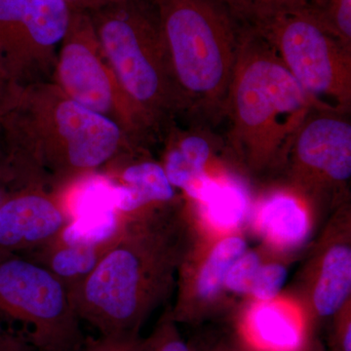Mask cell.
<instances>
[{
  "mask_svg": "<svg viewBox=\"0 0 351 351\" xmlns=\"http://www.w3.org/2000/svg\"><path fill=\"white\" fill-rule=\"evenodd\" d=\"M350 114L313 110L291 145L293 180L304 191L341 189L351 177Z\"/></svg>",
  "mask_w": 351,
  "mask_h": 351,
  "instance_id": "obj_10",
  "label": "cell"
},
{
  "mask_svg": "<svg viewBox=\"0 0 351 351\" xmlns=\"http://www.w3.org/2000/svg\"><path fill=\"white\" fill-rule=\"evenodd\" d=\"M297 351H321V348L319 345H317L316 343H313L311 339H307L306 343L300 348L299 350Z\"/></svg>",
  "mask_w": 351,
  "mask_h": 351,
  "instance_id": "obj_32",
  "label": "cell"
},
{
  "mask_svg": "<svg viewBox=\"0 0 351 351\" xmlns=\"http://www.w3.org/2000/svg\"><path fill=\"white\" fill-rule=\"evenodd\" d=\"M351 292V248L346 243L330 247L316 274L313 311L319 318L332 317L348 304Z\"/></svg>",
  "mask_w": 351,
  "mask_h": 351,
  "instance_id": "obj_15",
  "label": "cell"
},
{
  "mask_svg": "<svg viewBox=\"0 0 351 351\" xmlns=\"http://www.w3.org/2000/svg\"><path fill=\"white\" fill-rule=\"evenodd\" d=\"M261 232L279 246L294 247L306 239L309 221L299 201L286 193H276L267 198L258 210Z\"/></svg>",
  "mask_w": 351,
  "mask_h": 351,
  "instance_id": "obj_18",
  "label": "cell"
},
{
  "mask_svg": "<svg viewBox=\"0 0 351 351\" xmlns=\"http://www.w3.org/2000/svg\"><path fill=\"white\" fill-rule=\"evenodd\" d=\"M334 326L330 336L331 351H351V318L350 306H343L335 315Z\"/></svg>",
  "mask_w": 351,
  "mask_h": 351,
  "instance_id": "obj_27",
  "label": "cell"
},
{
  "mask_svg": "<svg viewBox=\"0 0 351 351\" xmlns=\"http://www.w3.org/2000/svg\"><path fill=\"white\" fill-rule=\"evenodd\" d=\"M256 29L276 48L314 110L350 114L351 45L309 7L283 14Z\"/></svg>",
  "mask_w": 351,
  "mask_h": 351,
  "instance_id": "obj_7",
  "label": "cell"
},
{
  "mask_svg": "<svg viewBox=\"0 0 351 351\" xmlns=\"http://www.w3.org/2000/svg\"><path fill=\"white\" fill-rule=\"evenodd\" d=\"M54 82L71 100L112 120L138 149L154 137L151 127L124 91L97 38L91 17L73 11L58 50Z\"/></svg>",
  "mask_w": 351,
  "mask_h": 351,
  "instance_id": "obj_8",
  "label": "cell"
},
{
  "mask_svg": "<svg viewBox=\"0 0 351 351\" xmlns=\"http://www.w3.org/2000/svg\"><path fill=\"white\" fill-rule=\"evenodd\" d=\"M15 186V180H14L12 173L9 169L3 154L0 149V203L5 197L7 193Z\"/></svg>",
  "mask_w": 351,
  "mask_h": 351,
  "instance_id": "obj_30",
  "label": "cell"
},
{
  "mask_svg": "<svg viewBox=\"0 0 351 351\" xmlns=\"http://www.w3.org/2000/svg\"><path fill=\"white\" fill-rule=\"evenodd\" d=\"M23 88H20L9 77L0 64V117L15 105Z\"/></svg>",
  "mask_w": 351,
  "mask_h": 351,
  "instance_id": "obj_28",
  "label": "cell"
},
{
  "mask_svg": "<svg viewBox=\"0 0 351 351\" xmlns=\"http://www.w3.org/2000/svg\"><path fill=\"white\" fill-rule=\"evenodd\" d=\"M138 156L117 161L101 172L110 181L112 208L124 219L168 206L175 199V188L163 166Z\"/></svg>",
  "mask_w": 351,
  "mask_h": 351,
  "instance_id": "obj_12",
  "label": "cell"
},
{
  "mask_svg": "<svg viewBox=\"0 0 351 351\" xmlns=\"http://www.w3.org/2000/svg\"><path fill=\"white\" fill-rule=\"evenodd\" d=\"M73 11L90 13L112 0H64Z\"/></svg>",
  "mask_w": 351,
  "mask_h": 351,
  "instance_id": "obj_31",
  "label": "cell"
},
{
  "mask_svg": "<svg viewBox=\"0 0 351 351\" xmlns=\"http://www.w3.org/2000/svg\"><path fill=\"white\" fill-rule=\"evenodd\" d=\"M0 345L2 351H45L36 350L22 339L5 332H0Z\"/></svg>",
  "mask_w": 351,
  "mask_h": 351,
  "instance_id": "obj_29",
  "label": "cell"
},
{
  "mask_svg": "<svg viewBox=\"0 0 351 351\" xmlns=\"http://www.w3.org/2000/svg\"><path fill=\"white\" fill-rule=\"evenodd\" d=\"M140 351H193L182 338L171 311L164 313L154 332L143 339Z\"/></svg>",
  "mask_w": 351,
  "mask_h": 351,
  "instance_id": "obj_22",
  "label": "cell"
},
{
  "mask_svg": "<svg viewBox=\"0 0 351 351\" xmlns=\"http://www.w3.org/2000/svg\"><path fill=\"white\" fill-rule=\"evenodd\" d=\"M313 1H314V0H311V2H313Z\"/></svg>",
  "mask_w": 351,
  "mask_h": 351,
  "instance_id": "obj_34",
  "label": "cell"
},
{
  "mask_svg": "<svg viewBox=\"0 0 351 351\" xmlns=\"http://www.w3.org/2000/svg\"><path fill=\"white\" fill-rule=\"evenodd\" d=\"M308 7L330 31L351 45V0H314Z\"/></svg>",
  "mask_w": 351,
  "mask_h": 351,
  "instance_id": "obj_21",
  "label": "cell"
},
{
  "mask_svg": "<svg viewBox=\"0 0 351 351\" xmlns=\"http://www.w3.org/2000/svg\"><path fill=\"white\" fill-rule=\"evenodd\" d=\"M313 110L274 45L243 25L223 117L233 154L254 171L284 162Z\"/></svg>",
  "mask_w": 351,
  "mask_h": 351,
  "instance_id": "obj_3",
  "label": "cell"
},
{
  "mask_svg": "<svg viewBox=\"0 0 351 351\" xmlns=\"http://www.w3.org/2000/svg\"><path fill=\"white\" fill-rule=\"evenodd\" d=\"M142 341L140 334L88 337L80 351H140Z\"/></svg>",
  "mask_w": 351,
  "mask_h": 351,
  "instance_id": "obj_25",
  "label": "cell"
},
{
  "mask_svg": "<svg viewBox=\"0 0 351 351\" xmlns=\"http://www.w3.org/2000/svg\"><path fill=\"white\" fill-rule=\"evenodd\" d=\"M122 233L114 239L95 241L76 234L66 226L49 243L22 256L43 265L69 291L96 269L121 239Z\"/></svg>",
  "mask_w": 351,
  "mask_h": 351,
  "instance_id": "obj_13",
  "label": "cell"
},
{
  "mask_svg": "<svg viewBox=\"0 0 351 351\" xmlns=\"http://www.w3.org/2000/svg\"><path fill=\"white\" fill-rule=\"evenodd\" d=\"M287 276V269L282 265H262L252 286L250 294L260 302L274 301L285 285Z\"/></svg>",
  "mask_w": 351,
  "mask_h": 351,
  "instance_id": "obj_24",
  "label": "cell"
},
{
  "mask_svg": "<svg viewBox=\"0 0 351 351\" xmlns=\"http://www.w3.org/2000/svg\"><path fill=\"white\" fill-rule=\"evenodd\" d=\"M211 145L206 137L189 133L173 143L167 151L163 169L173 186L186 191L206 173Z\"/></svg>",
  "mask_w": 351,
  "mask_h": 351,
  "instance_id": "obj_19",
  "label": "cell"
},
{
  "mask_svg": "<svg viewBox=\"0 0 351 351\" xmlns=\"http://www.w3.org/2000/svg\"><path fill=\"white\" fill-rule=\"evenodd\" d=\"M246 251V241L239 237H228L216 244L196 277L195 295L198 299L178 322H197L207 316V304L215 301L232 263Z\"/></svg>",
  "mask_w": 351,
  "mask_h": 351,
  "instance_id": "obj_16",
  "label": "cell"
},
{
  "mask_svg": "<svg viewBox=\"0 0 351 351\" xmlns=\"http://www.w3.org/2000/svg\"><path fill=\"white\" fill-rule=\"evenodd\" d=\"M71 14L64 0H0V64L18 86L54 82Z\"/></svg>",
  "mask_w": 351,
  "mask_h": 351,
  "instance_id": "obj_9",
  "label": "cell"
},
{
  "mask_svg": "<svg viewBox=\"0 0 351 351\" xmlns=\"http://www.w3.org/2000/svg\"><path fill=\"white\" fill-rule=\"evenodd\" d=\"M0 331L45 351H80L86 338L66 286L18 254H0Z\"/></svg>",
  "mask_w": 351,
  "mask_h": 351,
  "instance_id": "obj_6",
  "label": "cell"
},
{
  "mask_svg": "<svg viewBox=\"0 0 351 351\" xmlns=\"http://www.w3.org/2000/svg\"><path fill=\"white\" fill-rule=\"evenodd\" d=\"M182 115L205 126L223 121L242 25L221 0H152Z\"/></svg>",
  "mask_w": 351,
  "mask_h": 351,
  "instance_id": "obj_4",
  "label": "cell"
},
{
  "mask_svg": "<svg viewBox=\"0 0 351 351\" xmlns=\"http://www.w3.org/2000/svg\"><path fill=\"white\" fill-rule=\"evenodd\" d=\"M239 335L257 351H297L308 339L301 319L272 301L247 314Z\"/></svg>",
  "mask_w": 351,
  "mask_h": 351,
  "instance_id": "obj_14",
  "label": "cell"
},
{
  "mask_svg": "<svg viewBox=\"0 0 351 351\" xmlns=\"http://www.w3.org/2000/svg\"><path fill=\"white\" fill-rule=\"evenodd\" d=\"M88 14L113 73L154 135L170 130L182 105L152 0H112Z\"/></svg>",
  "mask_w": 351,
  "mask_h": 351,
  "instance_id": "obj_5",
  "label": "cell"
},
{
  "mask_svg": "<svg viewBox=\"0 0 351 351\" xmlns=\"http://www.w3.org/2000/svg\"><path fill=\"white\" fill-rule=\"evenodd\" d=\"M0 149L16 186L61 193L144 152L117 123L69 99L54 82L24 88L0 117Z\"/></svg>",
  "mask_w": 351,
  "mask_h": 351,
  "instance_id": "obj_1",
  "label": "cell"
},
{
  "mask_svg": "<svg viewBox=\"0 0 351 351\" xmlns=\"http://www.w3.org/2000/svg\"><path fill=\"white\" fill-rule=\"evenodd\" d=\"M202 205L210 223L223 230L235 228L243 221L248 198L243 188L230 180H217L204 174L186 191Z\"/></svg>",
  "mask_w": 351,
  "mask_h": 351,
  "instance_id": "obj_17",
  "label": "cell"
},
{
  "mask_svg": "<svg viewBox=\"0 0 351 351\" xmlns=\"http://www.w3.org/2000/svg\"><path fill=\"white\" fill-rule=\"evenodd\" d=\"M261 267L262 263L257 253L245 252L226 274L223 287L235 294H249Z\"/></svg>",
  "mask_w": 351,
  "mask_h": 351,
  "instance_id": "obj_23",
  "label": "cell"
},
{
  "mask_svg": "<svg viewBox=\"0 0 351 351\" xmlns=\"http://www.w3.org/2000/svg\"><path fill=\"white\" fill-rule=\"evenodd\" d=\"M0 351H2L1 346H0Z\"/></svg>",
  "mask_w": 351,
  "mask_h": 351,
  "instance_id": "obj_33",
  "label": "cell"
},
{
  "mask_svg": "<svg viewBox=\"0 0 351 351\" xmlns=\"http://www.w3.org/2000/svg\"><path fill=\"white\" fill-rule=\"evenodd\" d=\"M239 24L261 29L283 14L306 8L311 0H221Z\"/></svg>",
  "mask_w": 351,
  "mask_h": 351,
  "instance_id": "obj_20",
  "label": "cell"
},
{
  "mask_svg": "<svg viewBox=\"0 0 351 351\" xmlns=\"http://www.w3.org/2000/svg\"><path fill=\"white\" fill-rule=\"evenodd\" d=\"M193 351H257L240 335H219L195 343H189Z\"/></svg>",
  "mask_w": 351,
  "mask_h": 351,
  "instance_id": "obj_26",
  "label": "cell"
},
{
  "mask_svg": "<svg viewBox=\"0 0 351 351\" xmlns=\"http://www.w3.org/2000/svg\"><path fill=\"white\" fill-rule=\"evenodd\" d=\"M75 218L66 193L36 186L11 189L0 203V254L24 255L40 248Z\"/></svg>",
  "mask_w": 351,
  "mask_h": 351,
  "instance_id": "obj_11",
  "label": "cell"
},
{
  "mask_svg": "<svg viewBox=\"0 0 351 351\" xmlns=\"http://www.w3.org/2000/svg\"><path fill=\"white\" fill-rule=\"evenodd\" d=\"M170 205L124 219L121 239L69 290L80 321L100 336L138 335L168 294L179 263V230Z\"/></svg>",
  "mask_w": 351,
  "mask_h": 351,
  "instance_id": "obj_2",
  "label": "cell"
}]
</instances>
